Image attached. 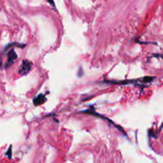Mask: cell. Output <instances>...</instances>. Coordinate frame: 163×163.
Masks as SVG:
<instances>
[{
  "label": "cell",
  "instance_id": "obj_1",
  "mask_svg": "<svg viewBox=\"0 0 163 163\" xmlns=\"http://www.w3.org/2000/svg\"><path fill=\"white\" fill-rule=\"evenodd\" d=\"M33 66V63L28 60H23L21 62L18 73L21 75H26L31 70Z\"/></svg>",
  "mask_w": 163,
  "mask_h": 163
},
{
  "label": "cell",
  "instance_id": "obj_2",
  "mask_svg": "<svg viewBox=\"0 0 163 163\" xmlns=\"http://www.w3.org/2000/svg\"><path fill=\"white\" fill-rule=\"evenodd\" d=\"M81 113H87V114H90V115H93V116H98V117H100V118H103V119H105V120H107V122H109L111 124H112L114 126V127H116V128L119 129V131L122 132V133L124 134L125 135H126V133L124 132V131H123V129L122 128V127H119V126H117V125L115 123V122H113V121H112L111 119H109L108 118H106V117H103V116H101V115H99V114H97L96 112H95L94 110H91V109H88V110H85V111H83V112H81Z\"/></svg>",
  "mask_w": 163,
  "mask_h": 163
},
{
  "label": "cell",
  "instance_id": "obj_3",
  "mask_svg": "<svg viewBox=\"0 0 163 163\" xmlns=\"http://www.w3.org/2000/svg\"><path fill=\"white\" fill-rule=\"evenodd\" d=\"M17 58H18V55H17V54H16V52L15 51L14 49L11 48V50H10L8 53V57H7V61L6 65H5V68L7 69V68H9V67L11 66V64H13L14 62H15V60H16Z\"/></svg>",
  "mask_w": 163,
  "mask_h": 163
},
{
  "label": "cell",
  "instance_id": "obj_4",
  "mask_svg": "<svg viewBox=\"0 0 163 163\" xmlns=\"http://www.w3.org/2000/svg\"><path fill=\"white\" fill-rule=\"evenodd\" d=\"M45 101H46V97H45V95L39 94L34 99L33 102H34V104L35 106H40L45 103Z\"/></svg>",
  "mask_w": 163,
  "mask_h": 163
},
{
  "label": "cell",
  "instance_id": "obj_5",
  "mask_svg": "<svg viewBox=\"0 0 163 163\" xmlns=\"http://www.w3.org/2000/svg\"><path fill=\"white\" fill-rule=\"evenodd\" d=\"M11 150H12V146H11L9 147L7 152L6 153V155L9 158H11V156H12V151H11Z\"/></svg>",
  "mask_w": 163,
  "mask_h": 163
},
{
  "label": "cell",
  "instance_id": "obj_6",
  "mask_svg": "<svg viewBox=\"0 0 163 163\" xmlns=\"http://www.w3.org/2000/svg\"><path fill=\"white\" fill-rule=\"evenodd\" d=\"M47 1L49 2H50V4H51L52 6H53V7H55V4H54V0H47Z\"/></svg>",
  "mask_w": 163,
  "mask_h": 163
}]
</instances>
